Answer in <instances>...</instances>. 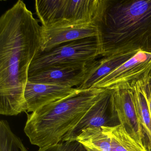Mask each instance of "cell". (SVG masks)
Listing matches in <instances>:
<instances>
[{
  "label": "cell",
  "instance_id": "cell-2",
  "mask_svg": "<svg viewBox=\"0 0 151 151\" xmlns=\"http://www.w3.org/2000/svg\"><path fill=\"white\" fill-rule=\"evenodd\" d=\"M95 24L100 56L151 53V0H106Z\"/></svg>",
  "mask_w": 151,
  "mask_h": 151
},
{
  "label": "cell",
  "instance_id": "cell-4",
  "mask_svg": "<svg viewBox=\"0 0 151 151\" xmlns=\"http://www.w3.org/2000/svg\"><path fill=\"white\" fill-rule=\"evenodd\" d=\"M104 0H36V14L41 26L94 24Z\"/></svg>",
  "mask_w": 151,
  "mask_h": 151
},
{
  "label": "cell",
  "instance_id": "cell-11",
  "mask_svg": "<svg viewBox=\"0 0 151 151\" xmlns=\"http://www.w3.org/2000/svg\"><path fill=\"white\" fill-rule=\"evenodd\" d=\"M77 68L69 67H52L29 75L28 82L74 88L84 80L87 68Z\"/></svg>",
  "mask_w": 151,
  "mask_h": 151
},
{
  "label": "cell",
  "instance_id": "cell-3",
  "mask_svg": "<svg viewBox=\"0 0 151 151\" xmlns=\"http://www.w3.org/2000/svg\"><path fill=\"white\" fill-rule=\"evenodd\" d=\"M104 90L94 88L82 91L28 114L24 131L31 143L42 148L62 142Z\"/></svg>",
  "mask_w": 151,
  "mask_h": 151
},
{
  "label": "cell",
  "instance_id": "cell-12",
  "mask_svg": "<svg viewBox=\"0 0 151 151\" xmlns=\"http://www.w3.org/2000/svg\"><path fill=\"white\" fill-rule=\"evenodd\" d=\"M138 52L139 51L120 54L95 60L88 66L83 83L76 88L82 91L91 89L98 81L125 63Z\"/></svg>",
  "mask_w": 151,
  "mask_h": 151
},
{
  "label": "cell",
  "instance_id": "cell-15",
  "mask_svg": "<svg viewBox=\"0 0 151 151\" xmlns=\"http://www.w3.org/2000/svg\"><path fill=\"white\" fill-rule=\"evenodd\" d=\"M85 148L111 151L110 139L101 128L91 127L82 131L76 139Z\"/></svg>",
  "mask_w": 151,
  "mask_h": 151
},
{
  "label": "cell",
  "instance_id": "cell-8",
  "mask_svg": "<svg viewBox=\"0 0 151 151\" xmlns=\"http://www.w3.org/2000/svg\"><path fill=\"white\" fill-rule=\"evenodd\" d=\"M98 35V29L94 24L42 26L41 52L50 51L64 43Z\"/></svg>",
  "mask_w": 151,
  "mask_h": 151
},
{
  "label": "cell",
  "instance_id": "cell-6",
  "mask_svg": "<svg viewBox=\"0 0 151 151\" xmlns=\"http://www.w3.org/2000/svg\"><path fill=\"white\" fill-rule=\"evenodd\" d=\"M151 78V53L138 52L132 58L101 78L92 88L131 89L137 82Z\"/></svg>",
  "mask_w": 151,
  "mask_h": 151
},
{
  "label": "cell",
  "instance_id": "cell-9",
  "mask_svg": "<svg viewBox=\"0 0 151 151\" xmlns=\"http://www.w3.org/2000/svg\"><path fill=\"white\" fill-rule=\"evenodd\" d=\"M76 88L27 82L24 97L26 112H33L53 102L60 101L78 93Z\"/></svg>",
  "mask_w": 151,
  "mask_h": 151
},
{
  "label": "cell",
  "instance_id": "cell-5",
  "mask_svg": "<svg viewBox=\"0 0 151 151\" xmlns=\"http://www.w3.org/2000/svg\"><path fill=\"white\" fill-rule=\"evenodd\" d=\"M99 56L97 37L64 43L37 55L31 63L29 75L52 67L85 68Z\"/></svg>",
  "mask_w": 151,
  "mask_h": 151
},
{
  "label": "cell",
  "instance_id": "cell-18",
  "mask_svg": "<svg viewBox=\"0 0 151 151\" xmlns=\"http://www.w3.org/2000/svg\"><path fill=\"white\" fill-rule=\"evenodd\" d=\"M86 151H100L96 149H90V148H85Z\"/></svg>",
  "mask_w": 151,
  "mask_h": 151
},
{
  "label": "cell",
  "instance_id": "cell-7",
  "mask_svg": "<svg viewBox=\"0 0 151 151\" xmlns=\"http://www.w3.org/2000/svg\"><path fill=\"white\" fill-rule=\"evenodd\" d=\"M117 121L119 122L114 102V90L105 89L80 122L64 136L62 142L75 141L87 128L118 125L115 123Z\"/></svg>",
  "mask_w": 151,
  "mask_h": 151
},
{
  "label": "cell",
  "instance_id": "cell-16",
  "mask_svg": "<svg viewBox=\"0 0 151 151\" xmlns=\"http://www.w3.org/2000/svg\"><path fill=\"white\" fill-rule=\"evenodd\" d=\"M0 151H29L4 120L0 121Z\"/></svg>",
  "mask_w": 151,
  "mask_h": 151
},
{
  "label": "cell",
  "instance_id": "cell-1",
  "mask_svg": "<svg viewBox=\"0 0 151 151\" xmlns=\"http://www.w3.org/2000/svg\"><path fill=\"white\" fill-rule=\"evenodd\" d=\"M42 26L19 0L0 17V114L26 112L30 66L41 52Z\"/></svg>",
  "mask_w": 151,
  "mask_h": 151
},
{
  "label": "cell",
  "instance_id": "cell-13",
  "mask_svg": "<svg viewBox=\"0 0 151 151\" xmlns=\"http://www.w3.org/2000/svg\"><path fill=\"white\" fill-rule=\"evenodd\" d=\"M101 128L110 139L111 151H149L144 144L134 139L122 124Z\"/></svg>",
  "mask_w": 151,
  "mask_h": 151
},
{
  "label": "cell",
  "instance_id": "cell-10",
  "mask_svg": "<svg viewBox=\"0 0 151 151\" xmlns=\"http://www.w3.org/2000/svg\"><path fill=\"white\" fill-rule=\"evenodd\" d=\"M114 102L120 124L134 139L143 144L145 136L137 116L132 89L114 90Z\"/></svg>",
  "mask_w": 151,
  "mask_h": 151
},
{
  "label": "cell",
  "instance_id": "cell-14",
  "mask_svg": "<svg viewBox=\"0 0 151 151\" xmlns=\"http://www.w3.org/2000/svg\"><path fill=\"white\" fill-rule=\"evenodd\" d=\"M131 89L133 91L137 116L144 136L145 134L151 148V113L142 80L137 82Z\"/></svg>",
  "mask_w": 151,
  "mask_h": 151
},
{
  "label": "cell",
  "instance_id": "cell-17",
  "mask_svg": "<svg viewBox=\"0 0 151 151\" xmlns=\"http://www.w3.org/2000/svg\"><path fill=\"white\" fill-rule=\"evenodd\" d=\"M38 151H83V150L74 142L66 141L40 148Z\"/></svg>",
  "mask_w": 151,
  "mask_h": 151
}]
</instances>
